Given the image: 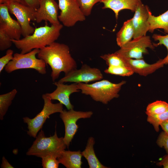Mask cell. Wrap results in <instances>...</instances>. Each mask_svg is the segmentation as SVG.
Segmentation results:
<instances>
[{"instance_id":"8992f818","label":"cell","mask_w":168,"mask_h":168,"mask_svg":"<svg viewBox=\"0 0 168 168\" xmlns=\"http://www.w3.org/2000/svg\"><path fill=\"white\" fill-rule=\"evenodd\" d=\"M42 98L44 101L43 108L41 111L32 119L27 117L23 118V121L28 125L27 134L30 136L36 138L38 132L40 130L46 119L50 115L56 113L62 112L63 110V105L60 102L53 103L51 100L45 94Z\"/></svg>"},{"instance_id":"7c38bea8","label":"cell","mask_w":168,"mask_h":168,"mask_svg":"<svg viewBox=\"0 0 168 168\" xmlns=\"http://www.w3.org/2000/svg\"><path fill=\"white\" fill-rule=\"evenodd\" d=\"M58 4L55 0H40L39 6L36 9L35 21L40 23L42 21H49L51 25L60 24L58 19Z\"/></svg>"},{"instance_id":"7402d4cb","label":"cell","mask_w":168,"mask_h":168,"mask_svg":"<svg viewBox=\"0 0 168 168\" xmlns=\"http://www.w3.org/2000/svg\"><path fill=\"white\" fill-rule=\"evenodd\" d=\"M16 89L6 94L0 95V119L2 120L3 117L11 105L12 100L17 93Z\"/></svg>"},{"instance_id":"2e32d148","label":"cell","mask_w":168,"mask_h":168,"mask_svg":"<svg viewBox=\"0 0 168 168\" xmlns=\"http://www.w3.org/2000/svg\"><path fill=\"white\" fill-rule=\"evenodd\" d=\"M120 57L125 66L134 73L144 76L153 73L165 65L163 59H161L154 63L149 64L146 63L143 59H134Z\"/></svg>"},{"instance_id":"d590c367","label":"cell","mask_w":168,"mask_h":168,"mask_svg":"<svg viewBox=\"0 0 168 168\" xmlns=\"http://www.w3.org/2000/svg\"><path fill=\"white\" fill-rule=\"evenodd\" d=\"M160 126L163 131L168 134V119L161 123Z\"/></svg>"},{"instance_id":"f546056e","label":"cell","mask_w":168,"mask_h":168,"mask_svg":"<svg viewBox=\"0 0 168 168\" xmlns=\"http://www.w3.org/2000/svg\"><path fill=\"white\" fill-rule=\"evenodd\" d=\"M13 44L10 37L0 29V50H5L10 48Z\"/></svg>"},{"instance_id":"ba28073f","label":"cell","mask_w":168,"mask_h":168,"mask_svg":"<svg viewBox=\"0 0 168 168\" xmlns=\"http://www.w3.org/2000/svg\"><path fill=\"white\" fill-rule=\"evenodd\" d=\"M155 47L150 37L146 35L133 39L115 52L122 57L141 59L143 54H148V48L153 49Z\"/></svg>"},{"instance_id":"7a4b0ae2","label":"cell","mask_w":168,"mask_h":168,"mask_svg":"<svg viewBox=\"0 0 168 168\" xmlns=\"http://www.w3.org/2000/svg\"><path fill=\"white\" fill-rule=\"evenodd\" d=\"M63 25L46 24L44 26L35 28L31 35L18 40L11 39L15 47L21 51V53L25 54L32 50L40 49L55 42L59 37Z\"/></svg>"},{"instance_id":"d4e9b609","label":"cell","mask_w":168,"mask_h":168,"mask_svg":"<svg viewBox=\"0 0 168 168\" xmlns=\"http://www.w3.org/2000/svg\"><path fill=\"white\" fill-rule=\"evenodd\" d=\"M168 119V109L163 113L159 114L148 115L147 121L152 124L157 132L159 131V126L162 122Z\"/></svg>"},{"instance_id":"cb8c5ba5","label":"cell","mask_w":168,"mask_h":168,"mask_svg":"<svg viewBox=\"0 0 168 168\" xmlns=\"http://www.w3.org/2000/svg\"><path fill=\"white\" fill-rule=\"evenodd\" d=\"M107 74L121 76H129L134 72L126 66H109L104 70Z\"/></svg>"},{"instance_id":"e575fe53","label":"cell","mask_w":168,"mask_h":168,"mask_svg":"<svg viewBox=\"0 0 168 168\" xmlns=\"http://www.w3.org/2000/svg\"><path fill=\"white\" fill-rule=\"evenodd\" d=\"M1 167L2 168H14V167L9 163L4 156H3L2 158Z\"/></svg>"},{"instance_id":"6da1fadb","label":"cell","mask_w":168,"mask_h":168,"mask_svg":"<svg viewBox=\"0 0 168 168\" xmlns=\"http://www.w3.org/2000/svg\"><path fill=\"white\" fill-rule=\"evenodd\" d=\"M37 55L38 58L50 66L53 82L58 78L61 72L66 75L77 68L76 62L70 54L69 48L65 44L54 42L40 49Z\"/></svg>"},{"instance_id":"83f0119b","label":"cell","mask_w":168,"mask_h":168,"mask_svg":"<svg viewBox=\"0 0 168 168\" xmlns=\"http://www.w3.org/2000/svg\"><path fill=\"white\" fill-rule=\"evenodd\" d=\"M152 38L156 41H158L157 44H154L155 47L159 45H163L166 48L167 50V54L166 56L163 59L164 64H168V34L166 35H162L159 34H154Z\"/></svg>"},{"instance_id":"e0dca14e","label":"cell","mask_w":168,"mask_h":168,"mask_svg":"<svg viewBox=\"0 0 168 168\" xmlns=\"http://www.w3.org/2000/svg\"><path fill=\"white\" fill-rule=\"evenodd\" d=\"M140 0H102L103 9H110L115 14L116 19L118 18L119 12L124 9L130 10L134 12Z\"/></svg>"},{"instance_id":"ac0fdd59","label":"cell","mask_w":168,"mask_h":168,"mask_svg":"<svg viewBox=\"0 0 168 168\" xmlns=\"http://www.w3.org/2000/svg\"><path fill=\"white\" fill-rule=\"evenodd\" d=\"M82 156L80 151L63 150L57 158L59 163L67 168H81Z\"/></svg>"},{"instance_id":"8fae6325","label":"cell","mask_w":168,"mask_h":168,"mask_svg":"<svg viewBox=\"0 0 168 168\" xmlns=\"http://www.w3.org/2000/svg\"><path fill=\"white\" fill-rule=\"evenodd\" d=\"M103 75L100 70L92 68L86 64H83L79 69L73 70L61 78L58 82L64 83L73 82L77 83H88L100 80Z\"/></svg>"},{"instance_id":"3957f363","label":"cell","mask_w":168,"mask_h":168,"mask_svg":"<svg viewBox=\"0 0 168 168\" xmlns=\"http://www.w3.org/2000/svg\"><path fill=\"white\" fill-rule=\"evenodd\" d=\"M126 83L125 81L114 83L107 80H101L90 84L79 83L78 85L82 94L90 96L96 101L107 104L112 100L119 97V93Z\"/></svg>"},{"instance_id":"8d00e7d4","label":"cell","mask_w":168,"mask_h":168,"mask_svg":"<svg viewBox=\"0 0 168 168\" xmlns=\"http://www.w3.org/2000/svg\"><path fill=\"white\" fill-rule=\"evenodd\" d=\"M10 2H16L23 4L21 0H0V4L6 3Z\"/></svg>"},{"instance_id":"d6986e66","label":"cell","mask_w":168,"mask_h":168,"mask_svg":"<svg viewBox=\"0 0 168 168\" xmlns=\"http://www.w3.org/2000/svg\"><path fill=\"white\" fill-rule=\"evenodd\" d=\"M95 142L93 137L89 138L85 150L81 152L82 156L87 160L90 168H108L102 164L96 156L94 149Z\"/></svg>"},{"instance_id":"1f68e13d","label":"cell","mask_w":168,"mask_h":168,"mask_svg":"<svg viewBox=\"0 0 168 168\" xmlns=\"http://www.w3.org/2000/svg\"><path fill=\"white\" fill-rule=\"evenodd\" d=\"M13 51L11 49H8L6 54L0 58V73L6 65L12 59L13 57Z\"/></svg>"},{"instance_id":"277c9868","label":"cell","mask_w":168,"mask_h":168,"mask_svg":"<svg viewBox=\"0 0 168 168\" xmlns=\"http://www.w3.org/2000/svg\"><path fill=\"white\" fill-rule=\"evenodd\" d=\"M67 147L63 137L59 138L56 131L53 136L47 137L45 136L44 131L41 130L26 154L41 158L49 155L58 158Z\"/></svg>"},{"instance_id":"9a60e30c","label":"cell","mask_w":168,"mask_h":168,"mask_svg":"<svg viewBox=\"0 0 168 168\" xmlns=\"http://www.w3.org/2000/svg\"><path fill=\"white\" fill-rule=\"evenodd\" d=\"M54 84L56 86V89L53 92L46 93L45 95L51 100H58L68 110L73 109L74 106L71 103L69 97L72 93L80 91L78 83H74L67 85L54 82Z\"/></svg>"},{"instance_id":"4316f807","label":"cell","mask_w":168,"mask_h":168,"mask_svg":"<svg viewBox=\"0 0 168 168\" xmlns=\"http://www.w3.org/2000/svg\"><path fill=\"white\" fill-rule=\"evenodd\" d=\"M100 57L105 61L108 66H125L121 57L115 52L104 54Z\"/></svg>"},{"instance_id":"4dcf8cb0","label":"cell","mask_w":168,"mask_h":168,"mask_svg":"<svg viewBox=\"0 0 168 168\" xmlns=\"http://www.w3.org/2000/svg\"><path fill=\"white\" fill-rule=\"evenodd\" d=\"M156 143L158 146L164 148L167 154H168V134L163 131L159 134Z\"/></svg>"},{"instance_id":"30bf717a","label":"cell","mask_w":168,"mask_h":168,"mask_svg":"<svg viewBox=\"0 0 168 168\" xmlns=\"http://www.w3.org/2000/svg\"><path fill=\"white\" fill-rule=\"evenodd\" d=\"M60 10L58 19L67 27L74 26L78 21H83L86 16L81 12L76 0H58Z\"/></svg>"},{"instance_id":"5b68a950","label":"cell","mask_w":168,"mask_h":168,"mask_svg":"<svg viewBox=\"0 0 168 168\" xmlns=\"http://www.w3.org/2000/svg\"><path fill=\"white\" fill-rule=\"evenodd\" d=\"M39 50L35 49L25 54H14L12 59L5 67V71L10 73L19 69H32L40 74H45L47 72L46 64L43 60L36 56Z\"/></svg>"},{"instance_id":"44dd1931","label":"cell","mask_w":168,"mask_h":168,"mask_svg":"<svg viewBox=\"0 0 168 168\" xmlns=\"http://www.w3.org/2000/svg\"><path fill=\"white\" fill-rule=\"evenodd\" d=\"M148 13V21L149 24L148 31L152 33L155 30L161 29L165 33L168 34V10L157 16L152 15L150 9Z\"/></svg>"},{"instance_id":"9c48e42d","label":"cell","mask_w":168,"mask_h":168,"mask_svg":"<svg viewBox=\"0 0 168 168\" xmlns=\"http://www.w3.org/2000/svg\"><path fill=\"white\" fill-rule=\"evenodd\" d=\"M93 114L91 111H77L73 109L68 111L63 110L60 113V117L65 126V132L63 140L68 148L79 127L77 124V121L81 119L90 118Z\"/></svg>"},{"instance_id":"52a82bcc","label":"cell","mask_w":168,"mask_h":168,"mask_svg":"<svg viewBox=\"0 0 168 168\" xmlns=\"http://www.w3.org/2000/svg\"><path fill=\"white\" fill-rule=\"evenodd\" d=\"M6 4L9 12L15 16L19 23L22 35L25 37L32 34L35 28L30 25V21H35L36 10L16 2H8Z\"/></svg>"},{"instance_id":"4fadbf2b","label":"cell","mask_w":168,"mask_h":168,"mask_svg":"<svg viewBox=\"0 0 168 168\" xmlns=\"http://www.w3.org/2000/svg\"><path fill=\"white\" fill-rule=\"evenodd\" d=\"M0 29L11 39L19 40L22 35L20 25L11 17L6 3L0 4Z\"/></svg>"},{"instance_id":"603a6c76","label":"cell","mask_w":168,"mask_h":168,"mask_svg":"<svg viewBox=\"0 0 168 168\" xmlns=\"http://www.w3.org/2000/svg\"><path fill=\"white\" fill-rule=\"evenodd\" d=\"M168 109V103L165 101L156 100L149 104L146 111L148 115H156L161 114Z\"/></svg>"},{"instance_id":"ffe728a7","label":"cell","mask_w":168,"mask_h":168,"mask_svg":"<svg viewBox=\"0 0 168 168\" xmlns=\"http://www.w3.org/2000/svg\"><path fill=\"white\" fill-rule=\"evenodd\" d=\"M134 34L132 18L125 21L116 34L117 45L120 48L132 40Z\"/></svg>"},{"instance_id":"5bb4252c","label":"cell","mask_w":168,"mask_h":168,"mask_svg":"<svg viewBox=\"0 0 168 168\" xmlns=\"http://www.w3.org/2000/svg\"><path fill=\"white\" fill-rule=\"evenodd\" d=\"M149 7L140 0L132 18L134 34L133 39L146 35L148 31L149 24L148 21Z\"/></svg>"},{"instance_id":"836d02e7","label":"cell","mask_w":168,"mask_h":168,"mask_svg":"<svg viewBox=\"0 0 168 168\" xmlns=\"http://www.w3.org/2000/svg\"><path fill=\"white\" fill-rule=\"evenodd\" d=\"M156 165L159 166H163L164 168H168V154L164 156L162 160Z\"/></svg>"},{"instance_id":"484cf974","label":"cell","mask_w":168,"mask_h":168,"mask_svg":"<svg viewBox=\"0 0 168 168\" xmlns=\"http://www.w3.org/2000/svg\"><path fill=\"white\" fill-rule=\"evenodd\" d=\"M82 13L85 16H89L93 6L102 0H76Z\"/></svg>"},{"instance_id":"f1b7e54d","label":"cell","mask_w":168,"mask_h":168,"mask_svg":"<svg viewBox=\"0 0 168 168\" xmlns=\"http://www.w3.org/2000/svg\"><path fill=\"white\" fill-rule=\"evenodd\" d=\"M42 166L43 168H58L60 164L58 159L51 156L42 157Z\"/></svg>"},{"instance_id":"d6a6232c","label":"cell","mask_w":168,"mask_h":168,"mask_svg":"<svg viewBox=\"0 0 168 168\" xmlns=\"http://www.w3.org/2000/svg\"><path fill=\"white\" fill-rule=\"evenodd\" d=\"M22 3L36 10L39 7L40 0H21Z\"/></svg>"}]
</instances>
